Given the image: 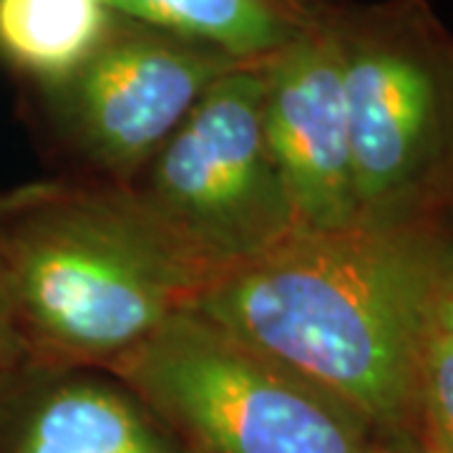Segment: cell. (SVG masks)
Wrapping results in <instances>:
<instances>
[{"label":"cell","instance_id":"cell-5","mask_svg":"<svg viewBox=\"0 0 453 453\" xmlns=\"http://www.w3.org/2000/svg\"><path fill=\"white\" fill-rule=\"evenodd\" d=\"M262 94L265 58L222 73L127 187L210 280L300 232L267 146Z\"/></svg>","mask_w":453,"mask_h":453},{"label":"cell","instance_id":"cell-9","mask_svg":"<svg viewBox=\"0 0 453 453\" xmlns=\"http://www.w3.org/2000/svg\"><path fill=\"white\" fill-rule=\"evenodd\" d=\"M106 0H0V56L38 86L64 81L111 31Z\"/></svg>","mask_w":453,"mask_h":453},{"label":"cell","instance_id":"cell-8","mask_svg":"<svg viewBox=\"0 0 453 453\" xmlns=\"http://www.w3.org/2000/svg\"><path fill=\"white\" fill-rule=\"evenodd\" d=\"M0 453H184L113 372L28 360L0 378Z\"/></svg>","mask_w":453,"mask_h":453},{"label":"cell","instance_id":"cell-15","mask_svg":"<svg viewBox=\"0 0 453 453\" xmlns=\"http://www.w3.org/2000/svg\"><path fill=\"white\" fill-rule=\"evenodd\" d=\"M449 226H451V237H453V217H451V225H449Z\"/></svg>","mask_w":453,"mask_h":453},{"label":"cell","instance_id":"cell-4","mask_svg":"<svg viewBox=\"0 0 453 453\" xmlns=\"http://www.w3.org/2000/svg\"><path fill=\"white\" fill-rule=\"evenodd\" d=\"M106 371L184 453H388L398 446L335 393L195 310L172 315Z\"/></svg>","mask_w":453,"mask_h":453},{"label":"cell","instance_id":"cell-13","mask_svg":"<svg viewBox=\"0 0 453 453\" xmlns=\"http://www.w3.org/2000/svg\"><path fill=\"white\" fill-rule=\"evenodd\" d=\"M431 320L441 333H446L453 342V237H451V255L438 277L436 292H434V310Z\"/></svg>","mask_w":453,"mask_h":453},{"label":"cell","instance_id":"cell-7","mask_svg":"<svg viewBox=\"0 0 453 453\" xmlns=\"http://www.w3.org/2000/svg\"><path fill=\"white\" fill-rule=\"evenodd\" d=\"M330 3L297 0V28L265 58V136L300 232L357 226L350 121Z\"/></svg>","mask_w":453,"mask_h":453},{"label":"cell","instance_id":"cell-10","mask_svg":"<svg viewBox=\"0 0 453 453\" xmlns=\"http://www.w3.org/2000/svg\"><path fill=\"white\" fill-rule=\"evenodd\" d=\"M119 16L177 33L211 49L259 61L300 23L297 0H106Z\"/></svg>","mask_w":453,"mask_h":453},{"label":"cell","instance_id":"cell-6","mask_svg":"<svg viewBox=\"0 0 453 453\" xmlns=\"http://www.w3.org/2000/svg\"><path fill=\"white\" fill-rule=\"evenodd\" d=\"M244 64L177 33L113 18L98 49L64 81L38 86L73 179L129 187L222 73Z\"/></svg>","mask_w":453,"mask_h":453},{"label":"cell","instance_id":"cell-12","mask_svg":"<svg viewBox=\"0 0 453 453\" xmlns=\"http://www.w3.org/2000/svg\"><path fill=\"white\" fill-rule=\"evenodd\" d=\"M28 360H31V353L26 348V340L20 335L16 312H13L5 282L0 275V378L13 372Z\"/></svg>","mask_w":453,"mask_h":453},{"label":"cell","instance_id":"cell-3","mask_svg":"<svg viewBox=\"0 0 453 453\" xmlns=\"http://www.w3.org/2000/svg\"><path fill=\"white\" fill-rule=\"evenodd\" d=\"M357 226L446 229L453 217V33L428 0H333Z\"/></svg>","mask_w":453,"mask_h":453},{"label":"cell","instance_id":"cell-16","mask_svg":"<svg viewBox=\"0 0 453 453\" xmlns=\"http://www.w3.org/2000/svg\"><path fill=\"white\" fill-rule=\"evenodd\" d=\"M288 3H295V0H288Z\"/></svg>","mask_w":453,"mask_h":453},{"label":"cell","instance_id":"cell-2","mask_svg":"<svg viewBox=\"0 0 453 453\" xmlns=\"http://www.w3.org/2000/svg\"><path fill=\"white\" fill-rule=\"evenodd\" d=\"M0 275L31 360L104 371L210 282L127 187L73 177L0 192Z\"/></svg>","mask_w":453,"mask_h":453},{"label":"cell","instance_id":"cell-1","mask_svg":"<svg viewBox=\"0 0 453 453\" xmlns=\"http://www.w3.org/2000/svg\"><path fill=\"white\" fill-rule=\"evenodd\" d=\"M451 226L295 232L214 275L192 308L360 411L390 441H421L418 363Z\"/></svg>","mask_w":453,"mask_h":453},{"label":"cell","instance_id":"cell-14","mask_svg":"<svg viewBox=\"0 0 453 453\" xmlns=\"http://www.w3.org/2000/svg\"><path fill=\"white\" fill-rule=\"evenodd\" d=\"M388 453H436L434 449H428L426 443L421 441H411V443H398V446H393Z\"/></svg>","mask_w":453,"mask_h":453},{"label":"cell","instance_id":"cell-11","mask_svg":"<svg viewBox=\"0 0 453 453\" xmlns=\"http://www.w3.org/2000/svg\"><path fill=\"white\" fill-rule=\"evenodd\" d=\"M418 418L421 443L436 453H453V342L434 320L418 363Z\"/></svg>","mask_w":453,"mask_h":453}]
</instances>
